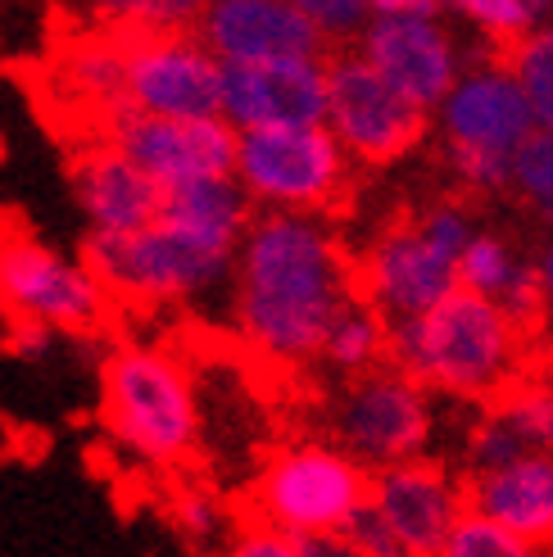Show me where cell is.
Returning a JSON list of instances; mask_svg holds the SVG:
<instances>
[{
    "label": "cell",
    "instance_id": "6da1fadb",
    "mask_svg": "<svg viewBox=\"0 0 553 557\" xmlns=\"http://www.w3.org/2000/svg\"><path fill=\"white\" fill-rule=\"evenodd\" d=\"M354 299V255L309 213H259L236 249L232 331L272 368L322 358L327 331Z\"/></svg>",
    "mask_w": 553,
    "mask_h": 557
},
{
    "label": "cell",
    "instance_id": "7a4b0ae2",
    "mask_svg": "<svg viewBox=\"0 0 553 557\" xmlns=\"http://www.w3.org/2000/svg\"><path fill=\"white\" fill-rule=\"evenodd\" d=\"M477 209L481 200L454 186L418 209H395L364 255H354V299L372 304L391 322L435 309L458 290V259L477 236Z\"/></svg>",
    "mask_w": 553,
    "mask_h": 557
},
{
    "label": "cell",
    "instance_id": "3957f363",
    "mask_svg": "<svg viewBox=\"0 0 553 557\" xmlns=\"http://www.w3.org/2000/svg\"><path fill=\"white\" fill-rule=\"evenodd\" d=\"M527 354L504 309L477 290H450L422 318L391 326V363L427 389L486 404Z\"/></svg>",
    "mask_w": 553,
    "mask_h": 557
},
{
    "label": "cell",
    "instance_id": "277c9868",
    "mask_svg": "<svg viewBox=\"0 0 553 557\" xmlns=\"http://www.w3.org/2000/svg\"><path fill=\"white\" fill-rule=\"evenodd\" d=\"M100 422L142 467H182L200 440V404L173 354L114 345L100 363Z\"/></svg>",
    "mask_w": 553,
    "mask_h": 557
},
{
    "label": "cell",
    "instance_id": "5b68a950",
    "mask_svg": "<svg viewBox=\"0 0 553 557\" xmlns=\"http://www.w3.org/2000/svg\"><path fill=\"white\" fill-rule=\"evenodd\" d=\"M372 476L331 440H299L276 449L250 485L255 521L295 540L341 535L358 508L372 504Z\"/></svg>",
    "mask_w": 553,
    "mask_h": 557
},
{
    "label": "cell",
    "instance_id": "8992f818",
    "mask_svg": "<svg viewBox=\"0 0 553 557\" xmlns=\"http://www.w3.org/2000/svg\"><path fill=\"white\" fill-rule=\"evenodd\" d=\"M236 182L259 213L327 218L354 200V159L327 123L241 132Z\"/></svg>",
    "mask_w": 553,
    "mask_h": 557
},
{
    "label": "cell",
    "instance_id": "52a82bcc",
    "mask_svg": "<svg viewBox=\"0 0 553 557\" xmlns=\"http://www.w3.org/2000/svg\"><path fill=\"white\" fill-rule=\"evenodd\" d=\"M82 259L105 282V290L127 304H191L232 282L236 255L209 249L186 232L155 222L132 236H91L82 240Z\"/></svg>",
    "mask_w": 553,
    "mask_h": 557
},
{
    "label": "cell",
    "instance_id": "ba28073f",
    "mask_svg": "<svg viewBox=\"0 0 553 557\" xmlns=\"http://www.w3.org/2000/svg\"><path fill=\"white\" fill-rule=\"evenodd\" d=\"M327 440L368 471L422 458L431 440V389L395 363L349 376L327 404Z\"/></svg>",
    "mask_w": 553,
    "mask_h": 557
},
{
    "label": "cell",
    "instance_id": "9c48e42d",
    "mask_svg": "<svg viewBox=\"0 0 553 557\" xmlns=\"http://www.w3.org/2000/svg\"><path fill=\"white\" fill-rule=\"evenodd\" d=\"M327 127L364 169H391L427 141L431 114L400 96L358 46L327 54Z\"/></svg>",
    "mask_w": 553,
    "mask_h": 557
},
{
    "label": "cell",
    "instance_id": "30bf717a",
    "mask_svg": "<svg viewBox=\"0 0 553 557\" xmlns=\"http://www.w3.org/2000/svg\"><path fill=\"white\" fill-rule=\"evenodd\" d=\"M114 295L87 268V259H73L64 249L37 240L33 232L0 227V309L23 322H46L64 336L96 331L109 318Z\"/></svg>",
    "mask_w": 553,
    "mask_h": 557
},
{
    "label": "cell",
    "instance_id": "8fae6325",
    "mask_svg": "<svg viewBox=\"0 0 553 557\" xmlns=\"http://www.w3.org/2000/svg\"><path fill=\"white\" fill-rule=\"evenodd\" d=\"M100 136L123 146L163 190L236 177L241 132L228 119H155L136 114V109H119L100 127Z\"/></svg>",
    "mask_w": 553,
    "mask_h": 557
},
{
    "label": "cell",
    "instance_id": "7c38bea8",
    "mask_svg": "<svg viewBox=\"0 0 553 557\" xmlns=\"http://www.w3.org/2000/svg\"><path fill=\"white\" fill-rule=\"evenodd\" d=\"M127 109L155 119H223V60L200 33L136 37L127 54Z\"/></svg>",
    "mask_w": 553,
    "mask_h": 557
},
{
    "label": "cell",
    "instance_id": "4fadbf2b",
    "mask_svg": "<svg viewBox=\"0 0 553 557\" xmlns=\"http://www.w3.org/2000/svg\"><path fill=\"white\" fill-rule=\"evenodd\" d=\"M223 119L236 132L327 123V60L223 64Z\"/></svg>",
    "mask_w": 553,
    "mask_h": 557
},
{
    "label": "cell",
    "instance_id": "5bb4252c",
    "mask_svg": "<svg viewBox=\"0 0 553 557\" xmlns=\"http://www.w3.org/2000/svg\"><path fill=\"white\" fill-rule=\"evenodd\" d=\"M372 508L400 531L413 557H440L467 517L463 476L440 458H408L400 467H385L372 476Z\"/></svg>",
    "mask_w": 553,
    "mask_h": 557
},
{
    "label": "cell",
    "instance_id": "9a60e30c",
    "mask_svg": "<svg viewBox=\"0 0 553 557\" xmlns=\"http://www.w3.org/2000/svg\"><path fill=\"white\" fill-rule=\"evenodd\" d=\"M69 182L91 236H132L159 222L163 186L109 136H96L73 154Z\"/></svg>",
    "mask_w": 553,
    "mask_h": 557
},
{
    "label": "cell",
    "instance_id": "2e32d148",
    "mask_svg": "<svg viewBox=\"0 0 553 557\" xmlns=\"http://www.w3.org/2000/svg\"><path fill=\"white\" fill-rule=\"evenodd\" d=\"M368 64L418 109H435L458 87V50L440 18H372L358 37Z\"/></svg>",
    "mask_w": 553,
    "mask_h": 557
},
{
    "label": "cell",
    "instance_id": "e0dca14e",
    "mask_svg": "<svg viewBox=\"0 0 553 557\" xmlns=\"http://www.w3.org/2000/svg\"><path fill=\"white\" fill-rule=\"evenodd\" d=\"M200 41L223 64L259 60H327V41L291 0H209Z\"/></svg>",
    "mask_w": 553,
    "mask_h": 557
},
{
    "label": "cell",
    "instance_id": "ac0fdd59",
    "mask_svg": "<svg viewBox=\"0 0 553 557\" xmlns=\"http://www.w3.org/2000/svg\"><path fill=\"white\" fill-rule=\"evenodd\" d=\"M531 104L521 87L500 69H472L458 77L450 100L440 104V136L458 146H477L494 154H517V146L531 136Z\"/></svg>",
    "mask_w": 553,
    "mask_h": 557
},
{
    "label": "cell",
    "instance_id": "d6986e66",
    "mask_svg": "<svg viewBox=\"0 0 553 557\" xmlns=\"http://www.w3.org/2000/svg\"><path fill=\"white\" fill-rule=\"evenodd\" d=\"M467 512L494 521L531 548H553V458H521L500 471H463Z\"/></svg>",
    "mask_w": 553,
    "mask_h": 557
},
{
    "label": "cell",
    "instance_id": "ffe728a7",
    "mask_svg": "<svg viewBox=\"0 0 553 557\" xmlns=\"http://www.w3.org/2000/svg\"><path fill=\"white\" fill-rule=\"evenodd\" d=\"M127 54H132V37L91 27V33L60 46L50 82L73 109L96 114L105 127L119 109H127Z\"/></svg>",
    "mask_w": 553,
    "mask_h": 557
},
{
    "label": "cell",
    "instance_id": "44dd1931",
    "mask_svg": "<svg viewBox=\"0 0 553 557\" xmlns=\"http://www.w3.org/2000/svg\"><path fill=\"white\" fill-rule=\"evenodd\" d=\"M255 200L241 190L236 177H213V182H196V186H177L163 190V209L159 222L186 232L191 240H200L209 249H223V255H236L245 232L255 227Z\"/></svg>",
    "mask_w": 553,
    "mask_h": 557
},
{
    "label": "cell",
    "instance_id": "7402d4cb",
    "mask_svg": "<svg viewBox=\"0 0 553 557\" xmlns=\"http://www.w3.org/2000/svg\"><path fill=\"white\" fill-rule=\"evenodd\" d=\"M391 318L377 313L372 304L364 299H349L345 313L331 322L327 331V345H322V363L336 372L341 381L349 376H364L391 363Z\"/></svg>",
    "mask_w": 553,
    "mask_h": 557
},
{
    "label": "cell",
    "instance_id": "603a6c76",
    "mask_svg": "<svg viewBox=\"0 0 553 557\" xmlns=\"http://www.w3.org/2000/svg\"><path fill=\"white\" fill-rule=\"evenodd\" d=\"M91 27L119 37H173L196 33L209 0H77Z\"/></svg>",
    "mask_w": 553,
    "mask_h": 557
},
{
    "label": "cell",
    "instance_id": "cb8c5ba5",
    "mask_svg": "<svg viewBox=\"0 0 553 557\" xmlns=\"http://www.w3.org/2000/svg\"><path fill=\"white\" fill-rule=\"evenodd\" d=\"M477 64L508 73L521 87V96H527L531 114L544 127H553V27L521 37V41H508V46H481Z\"/></svg>",
    "mask_w": 553,
    "mask_h": 557
},
{
    "label": "cell",
    "instance_id": "d4e9b609",
    "mask_svg": "<svg viewBox=\"0 0 553 557\" xmlns=\"http://www.w3.org/2000/svg\"><path fill=\"white\" fill-rule=\"evenodd\" d=\"M531 259L536 255H531V245H527V236H521V232H513V236H504V232H477L472 245H467L463 259H458V286L500 304Z\"/></svg>",
    "mask_w": 553,
    "mask_h": 557
},
{
    "label": "cell",
    "instance_id": "484cf974",
    "mask_svg": "<svg viewBox=\"0 0 553 557\" xmlns=\"http://www.w3.org/2000/svg\"><path fill=\"white\" fill-rule=\"evenodd\" d=\"M291 5L309 18L327 46H358V37L372 23V0H291Z\"/></svg>",
    "mask_w": 553,
    "mask_h": 557
},
{
    "label": "cell",
    "instance_id": "4316f807",
    "mask_svg": "<svg viewBox=\"0 0 553 557\" xmlns=\"http://www.w3.org/2000/svg\"><path fill=\"white\" fill-rule=\"evenodd\" d=\"M440 557H544V553L531 548V544H521V540H513V535L500 531L494 521L467 512Z\"/></svg>",
    "mask_w": 553,
    "mask_h": 557
},
{
    "label": "cell",
    "instance_id": "83f0119b",
    "mask_svg": "<svg viewBox=\"0 0 553 557\" xmlns=\"http://www.w3.org/2000/svg\"><path fill=\"white\" fill-rule=\"evenodd\" d=\"M513 200H553V127L531 132L513 154Z\"/></svg>",
    "mask_w": 553,
    "mask_h": 557
},
{
    "label": "cell",
    "instance_id": "f1b7e54d",
    "mask_svg": "<svg viewBox=\"0 0 553 557\" xmlns=\"http://www.w3.org/2000/svg\"><path fill=\"white\" fill-rule=\"evenodd\" d=\"M173 525H177L186 540L209 544L218 531H223V504H218L209 490L186 485V490H177V498H173Z\"/></svg>",
    "mask_w": 553,
    "mask_h": 557
},
{
    "label": "cell",
    "instance_id": "f546056e",
    "mask_svg": "<svg viewBox=\"0 0 553 557\" xmlns=\"http://www.w3.org/2000/svg\"><path fill=\"white\" fill-rule=\"evenodd\" d=\"M341 535H345L354 548H364L368 557H413V548L400 540V531H395V525L385 521L372 504H368V508H358L354 521L345 525Z\"/></svg>",
    "mask_w": 553,
    "mask_h": 557
},
{
    "label": "cell",
    "instance_id": "4dcf8cb0",
    "mask_svg": "<svg viewBox=\"0 0 553 557\" xmlns=\"http://www.w3.org/2000/svg\"><path fill=\"white\" fill-rule=\"evenodd\" d=\"M223 557H304V544L295 535H286V531H276V525L250 521L245 531L232 535Z\"/></svg>",
    "mask_w": 553,
    "mask_h": 557
},
{
    "label": "cell",
    "instance_id": "1f68e13d",
    "mask_svg": "<svg viewBox=\"0 0 553 557\" xmlns=\"http://www.w3.org/2000/svg\"><path fill=\"white\" fill-rule=\"evenodd\" d=\"M64 331H54L46 322H23V318H10V354L27 358V363H37V358H50L54 345H60Z\"/></svg>",
    "mask_w": 553,
    "mask_h": 557
},
{
    "label": "cell",
    "instance_id": "d6a6232c",
    "mask_svg": "<svg viewBox=\"0 0 553 557\" xmlns=\"http://www.w3.org/2000/svg\"><path fill=\"white\" fill-rule=\"evenodd\" d=\"M445 0H372V18H440Z\"/></svg>",
    "mask_w": 553,
    "mask_h": 557
},
{
    "label": "cell",
    "instance_id": "836d02e7",
    "mask_svg": "<svg viewBox=\"0 0 553 557\" xmlns=\"http://www.w3.org/2000/svg\"><path fill=\"white\" fill-rule=\"evenodd\" d=\"M304 557H368L364 548H354L345 535H314V540H299Z\"/></svg>",
    "mask_w": 553,
    "mask_h": 557
},
{
    "label": "cell",
    "instance_id": "e575fe53",
    "mask_svg": "<svg viewBox=\"0 0 553 557\" xmlns=\"http://www.w3.org/2000/svg\"><path fill=\"white\" fill-rule=\"evenodd\" d=\"M517 205H521V213L536 222V232L540 227H553V200H517Z\"/></svg>",
    "mask_w": 553,
    "mask_h": 557
},
{
    "label": "cell",
    "instance_id": "d590c367",
    "mask_svg": "<svg viewBox=\"0 0 553 557\" xmlns=\"http://www.w3.org/2000/svg\"><path fill=\"white\" fill-rule=\"evenodd\" d=\"M544 272H549V290H553V245L544 249Z\"/></svg>",
    "mask_w": 553,
    "mask_h": 557
}]
</instances>
